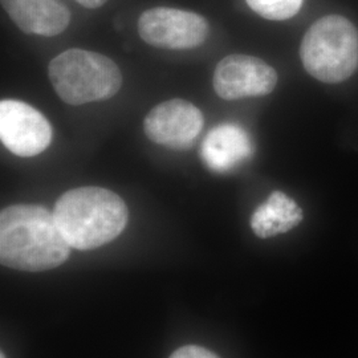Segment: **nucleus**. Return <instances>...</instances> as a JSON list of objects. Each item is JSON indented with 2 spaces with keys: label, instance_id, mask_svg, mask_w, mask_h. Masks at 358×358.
<instances>
[{
  "label": "nucleus",
  "instance_id": "1",
  "mask_svg": "<svg viewBox=\"0 0 358 358\" xmlns=\"http://www.w3.org/2000/svg\"><path fill=\"white\" fill-rule=\"evenodd\" d=\"M71 245L53 213L38 205H13L0 214V260L8 268L41 272L62 266Z\"/></svg>",
  "mask_w": 358,
  "mask_h": 358
},
{
  "label": "nucleus",
  "instance_id": "2",
  "mask_svg": "<svg viewBox=\"0 0 358 358\" xmlns=\"http://www.w3.org/2000/svg\"><path fill=\"white\" fill-rule=\"evenodd\" d=\"M53 215L68 244L87 251L115 241L127 227L129 211L115 192L87 186L64 192Z\"/></svg>",
  "mask_w": 358,
  "mask_h": 358
},
{
  "label": "nucleus",
  "instance_id": "3",
  "mask_svg": "<svg viewBox=\"0 0 358 358\" xmlns=\"http://www.w3.org/2000/svg\"><path fill=\"white\" fill-rule=\"evenodd\" d=\"M48 76L57 96L69 105L108 100L122 85L121 71L112 59L78 48L56 56L48 66Z\"/></svg>",
  "mask_w": 358,
  "mask_h": 358
},
{
  "label": "nucleus",
  "instance_id": "4",
  "mask_svg": "<svg viewBox=\"0 0 358 358\" xmlns=\"http://www.w3.org/2000/svg\"><path fill=\"white\" fill-rule=\"evenodd\" d=\"M300 56L310 76L341 83L357 71V28L340 15L324 16L304 35Z\"/></svg>",
  "mask_w": 358,
  "mask_h": 358
},
{
  "label": "nucleus",
  "instance_id": "5",
  "mask_svg": "<svg viewBox=\"0 0 358 358\" xmlns=\"http://www.w3.org/2000/svg\"><path fill=\"white\" fill-rule=\"evenodd\" d=\"M138 32L145 43L157 48L192 50L205 43L208 24L199 13L155 7L140 16Z\"/></svg>",
  "mask_w": 358,
  "mask_h": 358
},
{
  "label": "nucleus",
  "instance_id": "6",
  "mask_svg": "<svg viewBox=\"0 0 358 358\" xmlns=\"http://www.w3.org/2000/svg\"><path fill=\"white\" fill-rule=\"evenodd\" d=\"M0 138L17 157H35L51 143L50 121L31 105L19 100L0 103Z\"/></svg>",
  "mask_w": 358,
  "mask_h": 358
},
{
  "label": "nucleus",
  "instance_id": "7",
  "mask_svg": "<svg viewBox=\"0 0 358 358\" xmlns=\"http://www.w3.org/2000/svg\"><path fill=\"white\" fill-rule=\"evenodd\" d=\"M278 84V73L263 60L247 55H231L219 62L214 90L223 100H241L269 94Z\"/></svg>",
  "mask_w": 358,
  "mask_h": 358
},
{
  "label": "nucleus",
  "instance_id": "8",
  "mask_svg": "<svg viewBox=\"0 0 358 358\" xmlns=\"http://www.w3.org/2000/svg\"><path fill=\"white\" fill-rule=\"evenodd\" d=\"M203 115L192 103L180 99L158 103L143 121L146 137L171 149L190 148L203 128Z\"/></svg>",
  "mask_w": 358,
  "mask_h": 358
},
{
  "label": "nucleus",
  "instance_id": "9",
  "mask_svg": "<svg viewBox=\"0 0 358 358\" xmlns=\"http://www.w3.org/2000/svg\"><path fill=\"white\" fill-rule=\"evenodd\" d=\"M4 11L28 35L57 36L71 22V13L57 0H1Z\"/></svg>",
  "mask_w": 358,
  "mask_h": 358
},
{
  "label": "nucleus",
  "instance_id": "10",
  "mask_svg": "<svg viewBox=\"0 0 358 358\" xmlns=\"http://www.w3.org/2000/svg\"><path fill=\"white\" fill-rule=\"evenodd\" d=\"M252 153V145L243 129L223 124L208 131L202 145L206 166L217 173L230 171Z\"/></svg>",
  "mask_w": 358,
  "mask_h": 358
},
{
  "label": "nucleus",
  "instance_id": "11",
  "mask_svg": "<svg viewBox=\"0 0 358 358\" xmlns=\"http://www.w3.org/2000/svg\"><path fill=\"white\" fill-rule=\"evenodd\" d=\"M303 220V211L284 192H273L267 202L259 206L251 217V229L262 239L294 229Z\"/></svg>",
  "mask_w": 358,
  "mask_h": 358
},
{
  "label": "nucleus",
  "instance_id": "12",
  "mask_svg": "<svg viewBox=\"0 0 358 358\" xmlns=\"http://www.w3.org/2000/svg\"><path fill=\"white\" fill-rule=\"evenodd\" d=\"M252 11L268 20H287L300 11L303 0H245Z\"/></svg>",
  "mask_w": 358,
  "mask_h": 358
},
{
  "label": "nucleus",
  "instance_id": "13",
  "mask_svg": "<svg viewBox=\"0 0 358 358\" xmlns=\"http://www.w3.org/2000/svg\"><path fill=\"white\" fill-rule=\"evenodd\" d=\"M169 358H219L211 350L202 346L187 345L177 349Z\"/></svg>",
  "mask_w": 358,
  "mask_h": 358
},
{
  "label": "nucleus",
  "instance_id": "14",
  "mask_svg": "<svg viewBox=\"0 0 358 358\" xmlns=\"http://www.w3.org/2000/svg\"><path fill=\"white\" fill-rule=\"evenodd\" d=\"M76 1L81 6H84L85 8H99L106 3V0H76Z\"/></svg>",
  "mask_w": 358,
  "mask_h": 358
},
{
  "label": "nucleus",
  "instance_id": "15",
  "mask_svg": "<svg viewBox=\"0 0 358 358\" xmlns=\"http://www.w3.org/2000/svg\"><path fill=\"white\" fill-rule=\"evenodd\" d=\"M0 358H6V356H4V353H1V356H0Z\"/></svg>",
  "mask_w": 358,
  "mask_h": 358
}]
</instances>
